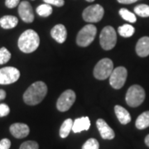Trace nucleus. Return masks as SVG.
Listing matches in <instances>:
<instances>
[{
	"mask_svg": "<svg viewBox=\"0 0 149 149\" xmlns=\"http://www.w3.org/2000/svg\"><path fill=\"white\" fill-rule=\"evenodd\" d=\"M47 94V86L43 81H37L31 85L23 95V100L28 105H37L42 101Z\"/></svg>",
	"mask_w": 149,
	"mask_h": 149,
	"instance_id": "nucleus-1",
	"label": "nucleus"
},
{
	"mask_svg": "<svg viewBox=\"0 0 149 149\" xmlns=\"http://www.w3.org/2000/svg\"><path fill=\"white\" fill-rule=\"evenodd\" d=\"M18 47L24 53H32L37 50L40 45V37L37 32L28 29L22 33L18 39Z\"/></svg>",
	"mask_w": 149,
	"mask_h": 149,
	"instance_id": "nucleus-2",
	"label": "nucleus"
},
{
	"mask_svg": "<svg viewBox=\"0 0 149 149\" xmlns=\"http://www.w3.org/2000/svg\"><path fill=\"white\" fill-rule=\"evenodd\" d=\"M125 100L128 106L135 108L141 105L145 100V91L143 88L139 85H132L128 88Z\"/></svg>",
	"mask_w": 149,
	"mask_h": 149,
	"instance_id": "nucleus-3",
	"label": "nucleus"
},
{
	"mask_svg": "<svg viewBox=\"0 0 149 149\" xmlns=\"http://www.w3.org/2000/svg\"><path fill=\"white\" fill-rule=\"evenodd\" d=\"M96 33H97V28L95 25L93 24L85 25L77 34L76 37L77 45L82 47H88L95 40Z\"/></svg>",
	"mask_w": 149,
	"mask_h": 149,
	"instance_id": "nucleus-4",
	"label": "nucleus"
},
{
	"mask_svg": "<svg viewBox=\"0 0 149 149\" xmlns=\"http://www.w3.org/2000/svg\"><path fill=\"white\" fill-rule=\"evenodd\" d=\"M100 42L101 47L105 51L111 50L115 47L117 42V34L113 27L107 26L103 28L100 37Z\"/></svg>",
	"mask_w": 149,
	"mask_h": 149,
	"instance_id": "nucleus-5",
	"label": "nucleus"
},
{
	"mask_svg": "<svg viewBox=\"0 0 149 149\" xmlns=\"http://www.w3.org/2000/svg\"><path fill=\"white\" fill-rule=\"evenodd\" d=\"M113 70V63L110 59L104 58L100 60L94 69V76L98 80H106L109 78Z\"/></svg>",
	"mask_w": 149,
	"mask_h": 149,
	"instance_id": "nucleus-6",
	"label": "nucleus"
},
{
	"mask_svg": "<svg viewBox=\"0 0 149 149\" xmlns=\"http://www.w3.org/2000/svg\"><path fill=\"white\" fill-rule=\"evenodd\" d=\"M104 14V8L100 4H94L87 7L83 11V19L87 22H98L101 20Z\"/></svg>",
	"mask_w": 149,
	"mask_h": 149,
	"instance_id": "nucleus-7",
	"label": "nucleus"
},
{
	"mask_svg": "<svg viewBox=\"0 0 149 149\" xmlns=\"http://www.w3.org/2000/svg\"><path fill=\"white\" fill-rule=\"evenodd\" d=\"M128 71L123 66H118L113 69L109 76V84L115 90L121 89L127 80Z\"/></svg>",
	"mask_w": 149,
	"mask_h": 149,
	"instance_id": "nucleus-8",
	"label": "nucleus"
},
{
	"mask_svg": "<svg viewBox=\"0 0 149 149\" xmlns=\"http://www.w3.org/2000/svg\"><path fill=\"white\" fill-rule=\"evenodd\" d=\"M75 101V93L72 90L64 91L59 97L56 102V108L59 111L65 112L69 110Z\"/></svg>",
	"mask_w": 149,
	"mask_h": 149,
	"instance_id": "nucleus-9",
	"label": "nucleus"
},
{
	"mask_svg": "<svg viewBox=\"0 0 149 149\" xmlns=\"http://www.w3.org/2000/svg\"><path fill=\"white\" fill-rule=\"evenodd\" d=\"M20 77V71L15 67L7 66L0 69V85H9Z\"/></svg>",
	"mask_w": 149,
	"mask_h": 149,
	"instance_id": "nucleus-10",
	"label": "nucleus"
},
{
	"mask_svg": "<svg viewBox=\"0 0 149 149\" xmlns=\"http://www.w3.org/2000/svg\"><path fill=\"white\" fill-rule=\"evenodd\" d=\"M18 14L23 22L30 23L34 21V13L32 7L27 1H22L18 5Z\"/></svg>",
	"mask_w": 149,
	"mask_h": 149,
	"instance_id": "nucleus-11",
	"label": "nucleus"
},
{
	"mask_svg": "<svg viewBox=\"0 0 149 149\" xmlns=\"http://www.w3.org/2000/svg\"><path fill=\"white\" fill-rule=\"evenodd\" d=\"M96 126L100 133L102 139H108V140L114 139L115 134H114L113 130L109 126V124L104 119L99 118L96 122Z\"/></svg>",
	"mask_w": 149,
	"mask_h": 149,
	"instance_id": "nucleus-12",
	"label": "nucleus"
},
{
	"mask_svg": "<svg viewBox=\"0 0 149 149\" xmlns=\"http://www.w3.org/2000/svg\"><path fill=\"white\" fill-rule=\"evenodd\" d=\"M30 129L29 127L25 123H16L10 126L11 134L16 139H23L26 138L29 134Z\"/></svg>",
	"mask_w": 149,
	"mask_h": 149,
	"instance_id": "nucleus-13",
	"label": "nucleus"
},
{
	"mask_svg": "<svg viewBox=\"0 0 149 149\" xmlns=\"http://www.w3.org/2000/svg\"><path fill=\"white\" fill-rule=\"evenodd\" d=\"M51 35L55 41L58 43H63L65 42L67 37V31L64 25L62 24H57L52 29Z\"/></svg>",
	"mask_w": 149,
	"mask_h": 149,
	"instance_id": "nucleus-14",
	"label": "nucleus"
},
{
	"mask_svg": "<svg viewBox=\"0 0 149 149\" xmlns=\"http://www.w3.org/2000/svg\"><path fill=\"white\" fill-rule=\"evenodd\" d=\"M91 127V121L88 117H82L76 118L73 122L72 131L74 133H80L82 131H86Z\"/></svg>",
	"mask_w": 149,
	"mask_h": 149,
	"instance_id": "nucleus-15",
	"label": "nucleus"
},
{
	"mask_svg": "<svg viewBox=\"0 0 149 149\" xmlns=\"http://www.w3.org/2000/svg\"><path fill=\"white\" fill-rule=\"evenodd\" d=\"M136 52L141 57H146L149 55V37H143L136 45Z\"/></svg>",
	"mask_w": 149,
	"mask_h": 149,
	"instance_id": "nucleus-16",
	"label": "nucleus"
},
{
	"mask_svg": "<svg viewBox=\"0 0 149 149\" xmlns=\"http://www.w3.org/2000/svg\"><path fill=\"white\" fill-rule=\"evenodd\" d=\"M114 112L117 116L118 119L122 124H128L131 121V116L128 110H126L123 107L120 105H115Z\"/></svg>",
	"mask_w": 149,
	"mask_h": 149,
	"instance_id": "nucleus-17",
	"label": "nucleus"
},
{
	"mask_svg": "<svg viewBox=\"0 0 149 149\" xmlns=\"http://www.w3.org/2000/svg\"><path fill=\"white\" fill-rule=\"evenodd\" d=\"M18 19L17 17L12 15H6L0 18V26L3 29H11L17 25Z\"/></svg>",
	"mask_w": 149,
	"mask_h": 149,
	"instance_id": "nucleus-18",
	"label": "nucleus"
},
{
	"mask_svg": "<svg viewBox=\"0 0 149 149\" xmlns=\"http://www.w3.org/2000/svg\"><path fill=\"white\" fill-rule=\"evenodd\" d=\"M136 128L139 129H145L149 127V111L143 112L139 115L136 123Z\"/></svg>",
	"mask_w": 149,
	"mask_h": 149,
	"instance_id": "nucleus-19",
	"label": "nucleus"
},
{
	"mask_svg": "<svg viewBox=\"0 0 149 149\" xmlns=\"http://www.w3.org/2000/svg\"><path fill=\"white\" fill-rule=\"evenodd\" d=\"M73 127V121L71 118H67L65 119L62 125L61 126L60 128V136L62 139H65L66 137H68V135L70 133V131L72 130Z\"/></svg>",
	"mask_w": 149,
	"mask_h": 149,
	"instance_id": "nucleus-20",
	"label": "nucleus"
},
{
	"mask_svg": "<svg viewBox=\"0 0 149 149\" xmlns=\"http://www.w3.org/2000/svg\"><path fill=\"white\" fill-rule=\"evenodd\" d=\"M118 33L123 37H130L133 35L135 32V29L132 25L129 24H124L121 27H118Z\"/></svg>",
	"mask_w": 149,
	"mask_h": 149,
	"instance_id": "nucleus-21",
	"label": "nucleus"
},
{
	"mask_svg": "<svg viewBox=\"0 0 149 149\" xmlns=\"http://www.w3.org/2000/svg\"><path fill=\"white\" fill-rule=\"evenodd\" d=\"M36 11H37V13L39 16L47 17H49L52 13L53 10H52V5L47 4V3H44V4L38 6Z\"/></svg>",
	"mask_w": 149,
	"mask_h": 149,
	"instance_id": "nucleus-22",
	"label": "nucleus"
},
{
	"mask_svg": "<svg viewBox=\"0 0 149 149\" xmlns=\"http://www.w3.org/2000/svg\"><path fill=\"white\" fill-rule=\"evenodd\" d=\"M119 15L122 17L123 19H124L125 21L129 22H135L137 21V17L135 16V14L131 13L130 11H128L126 8H121L119 10Z\"/></svg>",
	"mask_w": 149,
	"mask_h": 149,
	"instance_id": "nucleus-23",
	"label": "nucleus"
},
{
	"mask_svg": "<svg viewBox=\"0 0 149 149\" xmlns=\"http://www.w3.org/2000/svg\"><path fill=\"white\" fill-rule=\"evenodd\" d=\"M134 12L137 15L142 17H149V6L146 4H140L134 8Z\"/></svg>",
	"mask_w": 149,
	"mask_h": 149,
	"instance_id": "nucleus-24",
	"label": "nucleus"
},
{
	"mask_svg": "<svg viewBox=\"0 0 149 149\" xmlns=\"http://www.w3.org/2000/svg\"><path fill=\"white\" fill-rule=\"evenodd\" d=\"M11 58V53L5 47L0 49V65L5 64Z\"/></svg>",
	"mask_w": 149,
	"mask_h": 149,
	"instance_id": "nucleus-25",
	"label": "nucleus"
},
{
	"mask_svg": "<svg viewBox=\"0 0 149 149\" xmlns=\"http://www.w3.org/2000/svg\"><path fill=\"white\" fill-rule=\"evenodd\" d=\"M100 144L95 139H88L82 146V149H99Z\"/></svg>",
	"mask_w": 149,
	"mask_h": 149,
	"instance_id": "nucleus-26",
	"label": "nucleus"
},
{
	"mask_svg": "<svg viewBox=\"0 0 149 149\" xmlns=\"http://www.w3.org/2000/svg\"><path fill=\"white\" fill-rule=\"evenodd\" d=\"M39 146L38 143L35 141H27L22 143L19 149H38Z\"/></svg>",
	"mask_w": 149,
	"mask_h": 149,
	"instance_id": "nucleus-27",
	"label": "nucleus"
},
{
	"mask_svg": "<svg viewBox=\"0 0 149 149\" xmlns=\"http://www.w3.org/2000/svg\"><path fill=\"white\" fill-rule=\"evenodd\" d=\"M10 113V109L5 104H0V117H5Z\"/></svg>",
	"mask_w": 149,
	"mask_h": 149,
	"instance_id": "nucleus-28",
	"label": "nucleus"
},
{
	"mask_svg": "<svg viewBox=\"0 0 149 149\" xmlns=\"http://www.w3.org/2000/svg\"><path fill=\"white\" fill-rule=\"evenodd\" d=\"M43 1L45 3L56 6V7H62L65 3L64 0H43Z\"/></svg>",
	"mask_w": 149,
	"mask_h": 149,
	"instance_id": "nucleus-29",
	"label": "nucleus"
},
{
	"mask_svg": "<svg viewBox=\"0 0 149 149\" xmlns=\"http://www.w3.org/2000/svg\"><path fill=\"white\" fill-rule=\"evenodd\" d=\"M11 147V142L9 139H3L0 141V149H9Z\"/></svg>",
	"mask_w": 149,
	"mask_h": 149,
	"instance_id": "nucleus-30",
	"label": "nucleus"
},
{
	"mask_svg": "<svg viewBox=\"0 0 149 149\" xmlns=\"http://www.w3.org/2000/svg\"><path fill=\"white\" fill-rule=\"evenodd\" d=\"M19 2L20 0H6L5 5L8 8H13L19 4Z\"/></svg>",
	"mask_w": 149,
	"mask_h": 149,
	"instance_id": "nucleus-31",
	"label": "nucleus"
},
{
	"mask_svg": "<svg viewBox=\"0 0 149 149\" xmlns=\"http://www.w3.org/2000/svg\"><path fill=\"white\" fill-rule=\"evenodd\" d=\"M117 1L119 3H123V4H130L137 2L138 0H117Z\"/></svg>",
	"mask_w": 149,
	"mask_h": 149,
	"instance_id": "nucleus-32",
	"label": "nucleus"
},
{
	"mask_svg": "<svg viewBox=\"0 0 149 149\" xmlns=\"http://www.w3.org/2000/svg\"><path fill=\"white\" fill-rule=\"evenodd\" d=\"M6 98V92L3 90L0 89V100H4Z\"/></svg>",
	"mask_w": 149,
	"mask_h": 149,
	"instance_id": "nucleus-33",
	"label": "nucleus"
},
{
	"mask_svg": "<svg viewBox=\"0 0 149 149\" xmlns=\"http://www.w3.org/2000/svg\"><path fill=\"white\" fill-rule=\"evenodd\" d=\"M145 143L149 148V134L145 138Z\"/></svg>",
	"mask_w": 149,
	"mask_h": 149,
	"instance_id": "nucleus-34",
	"label": "nucleus"
},
{
	"mask_svg": "<svg viewBox=\"0 0 149 149\" xmlns=\"http://www.w3.org/2000/svg\"><path fill=\"white\" fill-rule=\"evenodd\" d=\"M87 2H94L95 0H86Z\"/></svg>",
	"mask_w": 149,
	"mask_h": 149,
	"instance_id": "nucleus-35",
	"label": "nucleus"
}]
</instances>
